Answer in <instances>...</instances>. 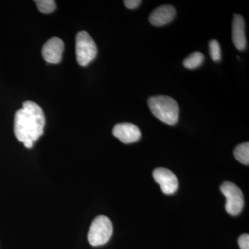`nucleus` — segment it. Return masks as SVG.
Wrapping results in <instances>:
<instances>
[{
	"mask_svg": "<svg viewBox=\"0 0 249 249\" xmlns=\"http://www.w3.org/2000/svg\"><path fill=\"white\" fill-rule=\"evenodd\" d=\"M176 15L175 8L171 5H163L154 10L150 15L149 21L155 27L166 25L173 20Z\"/></svg>",
	"mask_w": 249,
	"mask_h": 249,
	"instance_id": "9",
	"label": "nucleus"
},
{
	"mask_svg": "<svg viewBox=\"0 0 249 249\" xmlns=\"http://www.w3.org/2000/svg\"><path fill=\"white\" fill-rule=\"evenodd\" d=\"M234 156L239 162L248 165L249 163V142H243L237 145L234 150Z\"/></svg>",
	"mask_w": 249,
	"mask_h": 249,
	"instance_id": "12",
	"label": "nucleus"
},
{
	"mask_svg": "<svg viewBox=\"0 0 249 249\" xmlns=\"http://www.w3.org/2000/svg\"><path fill=\"white\" fill-rule=\"evenodd\" d=\"M232 31V41H233L234 45L238 50H245L247 47L245 23L243 17L241 15H234Z\"/></svg>",
	"mask_w": 249,
	"mask_h": 249,
	"instance_id": "10",
	"label": "nucleus"
},
{
	"mask_svg": "<svg viewBox=\"0 0 249 249\" xmlns=\"http://www.w3.org/2000/svg\"><path fill=\"white\" fill-rule=\"evenodd\" d=\"M34 2L39 11L43 14H51L56 9V4L54 0H36Z\"/></svg>",
	"mask_w": 249,
	"mask_h": 249,
	"instance_id": "13",
	"label": "nucleus"
},
{
	"mask_svg": "<svg viewBox=\"0 0 249 249\" xmlns=\"http://www.w3.org/2000/svg\"><path fill=\"white\" fill-rule=\"evenodd\" d=\"M112 133L116 138L125 144L137 142L142 137L139 127L130 123L116 124L113 128Z\"/></svg>",
	"mask_w": 249,
	"mask_h": 249,
	"instance_id": "7",
	"label": "nucleus"
},
{
	"mask_svg": "<svg viewBox=\"0 0 249 249\" xmlns=\"http://www.w3.org/2000/svg\"><path fill=\"white\" fill-rule=\"evenodd\" d=\"M204 60V55L201 52H196L185 58L183 60V66L189 70H193L200 67Z\"/></svg>",
	"mask_w": 249,
	"mask_h": 249,
	"instance_id": "11",
	"label": "nucleus"
},
{
	"mask_svg": "<svg viewBox=\"0 0 249 249\" xmlns=\"http://www.w3.org/2000/svg\"><path fill=\"white\" fill-rule=\"evenodd\" d=\"M210 55L211 59L214 62L220 61L222 58L221 55L220 45L217 40H212L209 42Z\"/></svg>",
	"mask_w": 249,
	"mask_h": 249,
	"instance_id": "14",
	"label": "nucleus"
},
{
	"mask_svg": "<svg viewBox=\"0 0 249 249\" xmlns=\"http://www.w3.org/2000/svg\"><path fill=\"white\" fill-rule=\"evenodd\" d=\"M147 103L152 114L159 120L170 125L178 123L179 107L173 98L167 96H152Z\"/></svg>",
	"mask_w": 249,
	"mask_h": 249,
	"instance_id": "2",
	"label": "nucleus"
},
{
	"mask_svg": "<svg viewBox=\"0 0 249 249\" xmlns=\"http://www.w3.org/2000/svg\"><path fill=\"white\" fill-rule=\"evenodd\" d=\"M220 190L225 196V209L231 215L236 216L242 212L245 204L242 192L235 183L225 181L221 185Z\"/></svg>",
	"mask_w": 249,
	"mask_h": 249,
	"instance_id": "5",
	"label": "nucleus"
},
{
	"mask_svg": "<svg viewBox=\"0 0 249 249\" xmlns=\"http://www.w3.org/2000/svg\"><path fill=\"white\" fill-rule=\"evenodd\" d=\"M239 246L241 249H249V235L248 234H244L239 237Z\"/></svg>",
	"mask_w": 249,
	"mask_h": 249,
	"instance_id": "15",
	"label": "nucleus"
},
{
	"mask_svg": "<svg viewBox=\"0 0 249 249\" xmlns=\"http://www.w3.org/2000/svg\"><path fill=\"white\" fill-rule=\"evenodd\" d=\"M153 178L165 194H173L178 189V178L171 170L164 168H156L153 172Z\"/></svg>",
	"mask_w": 249,
	"mask_h": 249,
	"instance_id": "6",
	"label": "nucleus"
},
{
	"mask_svg": "<svg viewBox=\"0 0 249 249\" xmlns=\"http://www.w3.org/2000/svg\"><path fill=\"white\" fill-rule=\"evenodd\" d=\"M34 142L31 140L26 141V142H23L24 143V146L27 147V148H31L34 145Z\"/></svg>",
	"mask_w": 249,
	"mask_h": 249,
	"instance_id": "17",
	"label": "nucleus"
},
{
	"mask_svg": "<svg viewBox=\"0 0 249 249\" xmlns=\"http://www.w3.org/2000/svg\"><path fill=\"white\" fill-rule=\"evenodd\" d=\"M45 116L38 104L33 101L23 103L22 109L16 111L14 119V133L21 142H36L43 134Z\"/></svg>",
	"mask_w": 249,
	"mask_h": 249,
	"instance_id": "1",
	"label": "nucleus"
},
{
	"mask_svg": "<svg viewBox=\"0 0 249 249\" xmlns=\"http://www.w3.org/2000/svg\"><path fill=\"white\" fill-rule=\"evenodd\" d=\"M113 234V225L110 219L104 215L95 218L88 232V239L90 245L98 247L106 245Z\"/></svg>",
	"mask_w": 249,
	"mask_h": 249,
	"instance_id": "3",
	"label": "nucleus"
},
{
	"mask_svg": "<svg viewBox=\"0 0 249 249\" xmlns=\"http://www.w3.org/2000/svg\"><path fill=\"white\" fill-rule=\"evenodd\" d=\"M97 46L88 32H78L76 38L77 62L80 66H87L92 62L97 55Z\"/></svg>",
	"mask_w": 249,
	"mask_h": 249,
	"instance_id": "4",
	"label": "nucleus"
},
{
	"mask_svg": "<svg viewBox=\"0 0 249 249\" xmlns=\"http://www.w3.org/2000/svg\"><path fill=\"white\" fill-rule=\"evenodd\" d=\"M124 6L129 9H137L141 4L142 1L140 0H125L124 1Z\"/></svg>",
	"mask_w": 249,
	"mask_h": 249,
	"instance_id": "16",
	"label": "nucleus"
},
{
	"mask_svg": "<svg viewBox=\"0 0 249 249\" xmlns=\"http://www.w3.org/2000/svg\"><path fill=\"white\" fill-rule=\"evenodd\" d=\"M64 42L61 39L53 37L46 42L42 49V55L46 62L58 64L61 62Z\"/></svg>",
	"mask_w": 249,
	"mask_h": 249,
	"instance_id": "8",
	"label": "nucleus"
}]
</instances>
